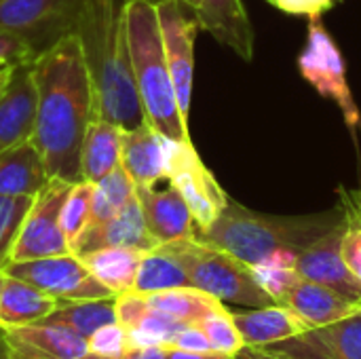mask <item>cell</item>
<instances>
[{
  "label": "cell",
  "mask_w": 361,
  "mask_h": 359,
  "mask_svg": "<svg viewBox=\"0 0 361 359\" xmlns=\"http://www.w3.org/2000/svg\"><path fill=\"white\" fill-rule=\"evenodd\" d=\"M36 121L32 142L51 178L80 182V146L93 118V89L76 34L32 57Z\"/></svg>",
  "instance_id": "6da1fadb"
},
{
  "label": "cell",
  "mask_w": 361,
  "mask_h": 359,
  "mask_svg": "<svg viewBox=\"0 0 361 359\" xmlns=\"http://www.w3.org/2000/svg\"><path fill=\"white\" fill-rule=\"evenodd\" d=\"M127 0H82L74 23L93 89V116L121 129L146 123L129 57Z\"/></svg>",
  "instance_id": "7a4b0ae2"
},
{
  "label": "cell",
  "mask_w": 361,
  "mask_h": 359,
  "mask_svg": "<svg viewBox=\"0 0 361 359\" xmlns=\"http://www.w3.org/2000/svg\"><path fill=\"white\" fill-rule=\"evenodd\" d=\"M341 220L343 209L317 216L288 218L252 212L228 197L214 224L195 233V237L203 243L228 252L247 267H256L279 252H302Z\"/></svg>",
  "instance_id": "3957f363"
},
{
  "label": "cell",
  "mask_w": 361,
  "mask_h": 359,
  "mask_svg": "<svg viewBox=\"0 0 361 359\" xmlns=\"http://www.w3.org/2000/svg\"><path fill=\"white\" fill-rule=\"evenodd\" d=\"M125 23L131 72L146 123L165 140L190 142L188 121L180 112L163 49L157 4L152 0H127Z\"/></svg>",
  "instance_id": "277c9868"
},
{
  "label": "cell",
  "mask_w": 361,
  "mask_h": 359,
  "mask_svg": "<svg viewBox=\"0 0 361 359\" xmlns=\"http://www.w3.org/2000/svg\"><path fill=\"white\" fill-rule=\"evenodd\" d=\"M167 245L184 267L192 288L231 305L245 309L275 305L273 298L260 288L252 267L237 260L228 252L199 241L197 237L178 239Z\"/></svg>",
  "instance_id": "5b68a950"
},
{
  "label": "cell",
  "mask_w": 361,
  "mask_h": 359,
  "mask_svg": "<svg viewBox=\"0 0 361 359\" xmlns=\"http://www.w3.org/2000/svg\"><path fill=\"white\" fill-rule=\"evenodd\" d=\"M165 180L186 201L197 233L209 229L228 201V195L203 165L192 142L165 140Z\"/></svg>",
  "instance_id": "8992f818"
},
{
  "label": "cell",
  "mask_w": 361,
  "mask_h": 359,
  "mask_svg": "<svg viewBox=\"0 0 361 359\" xmlns=\"http://www.w3.org/2000/svg\"><path fill=\"white\" fill-rule=\"evenodd\" d=\"M4 273L38 288L47 296L57 303L66 300H93V298H112L114 294L93 277V273L85 267V262L68 252L59 256L6 262L2 267Z\"/></svg>",
  "instance_id": "52a82bcc"
},
{
  "label": "cell",
  "mask_w": 361,
  "mask_h": 359,
  "mask_svg": "<svg viewBox=\"0 0 361 359\" xmlns=\"http://www.w3.org/2000/svg\"><path fill=\"white\" fill-rule=\"evenodd\" d=\"M82 0H0V28L19 36L40 55L57 40L74 34Z\"/></svg>",
  "instance_id": "ba28073f"
},
{
  "label": "cell",
  "mask_w": 361,
  "mask_h": 359,
  "mask_svg": "<svg viewBox=\"0 0 361 359\" xmlns=\"http://www.w3.org/2000/svg\"><path fill=\"white\" fill-rule=\"evenodd\" d=\"M300 74L328 99H334L349 127H357L361 121L360 108L353 99L347 66L334 38L328 34L319 17H311L307 44L298 57Z\"/></svg>",
  "instance_id": "9c48e42d"
},
{
  "label": "cell",
  "mask_w": 361,
  "mask_h": 359,
  "mask_svg": "<svg viewBox=\"0 0 361 359\" xmlns=\"http://www.w3.org/2000/svg\"><path fill=\"white\" fill-rule=\"evenodd\" d=\"M163 49L173 78L182 116H190L192 78H195V40L201 30L197 11L184 0H157Z\"/></svg>",
  "instance_id": "30bf717a"
},
{
  "label": "cell",
  "mask_w": 361,
  "mask_h": 359,
  "mask_svg": "<svg viewBox=\"0 0 361 359\" xmlns=\"http://www.w3.org/2000/svg\"><path fill=\"white\" fill-rule=\"evenodd\" d=\"M72 188V182L51 178L49 184L34 197L17 241L11 250L8 262L59 256L70 252V243L61 231L59 212Z\"/></svg>",
  "instance_id": "8fae6325"
},
{
  "label": "cell",
  "mask_w": 361,
  "mask_h": 359,
  "mask_svg": "<svg viewBox=\"0 0 361 359\" xmlns=\"http://www.w3.org/2000/svg\"><path fill=\"white\" fill-rule=\"evenodd\" d=\"M256 349L281 359H361V311Z\"/></svg>",
  "instance_id": "7c38bea8"
},
{
  "label": "cell",
  "mask_w": 361,
  "mask_h": 359,
  "mask_svg": "<svg viewBox=\"0 0 361 359\" xmlns=\"http://www.w3.org/2000/svg\"><path fill=\"white\" fill-rule=\"evenodd\" d=\"M343 239V220L332 226L317 241L307 245L296 254V271L300 277L322 284L347 300L361 305V281L349 271L341 254Z\"/></svg>",
  "instance_id": "4fadbf2b"
},
{
  "label": "cell",
  "mask_w": 361,
  "mask_h": 359,
  "mask_svg": "<svg viewBox=\"0 0 361 359\" xmlns=\"http://www.w3.org/2000/svg\"><path fill=\"white\" fill-rule=\"evenodd\" d=\"M0 332L8 359H78L89 351L87 341L74 330L44 320Z\"/></svg>",
  "instance_id": "5bb4252c"
},
{
  "label": "cell",
  "mask_w": 361,
  "mask_h": 359,
  "mask_svg": "<svg viewBox=\"0 0 361 359\" xmlns=\"http://www.w3.org/2000/svg\"><path fill=\"white\" fill-rule=\"evenodd\" d=\"M36 121V85L32 59L13 66L0 91V154L32 140Z\"/></svg>",
  "instance_id": "9a60e30c"
},
{
  "label": "cell",
  "mask_w": 361,
  "mask_h": 359,
  "mask_svg": "<svg viewBox=\"0 0 361 359\" xmlns=\"http://www.w3.org/2000/svg\"><path fill=\"white\" fill-rule=\"evenodd\" d=\"M157 245L159 243L152 239V235L146 229L137 197H133V201L116 216L102 222H89L82 229V233L72 241L70 252L76 256L102 248H133V250L148 252Z\"/></svg>",
  "instance_id": "2e32d148"
},
{
  "label": "cell",
  "mask_w": 361,
  "mask_h": 359,
  "mask_svg": "<svg viewBox=\"0 0 361 359\" xmlns=\"http://www.w3.org/2000/svg\"><path fill=\"white\" fill-rule=\"evenodd\" d=\"M135 197L146 229L159 245L195 237L197 226L192 214L171 184L165 190H157L154 186H135Z\"/></svg>",
  "instance_id": "e0dca14e"
},
{
  "label": "cell",
  "mask_w": 361,
  "mask_h": 359,
  "mask_svg": "<svg viewBox=\"0 0 361 359\" xmlns=\"http://www.w3.org/2000/svg\"><path fill=\"white\" fill-rule=\"evenodd\" d=\"M277 305L294 311L309 328L328 326L361 311V305H355L334 290L305 277H300Z\"/></svg>",
  "instance_id": "ac0fdd59"
},
{
  "label": "cell",
  "mask_w": 361,
  "mask_h": 359,
  "mask_svg": "<svg viewBox=\"0 0 361 359\" xmlns=\"http://www.w3.org/2000/svg\"><path fill=\"white\" fill-rule=\"evenodd\" d=\"M121 167L135 186H157L165 180V138L148 123L125 129Z\"/></svg>",
  "instance_id": "d6986e66"
},
{
  "label": "cell",
  "mask_w": 361,
  "mask_h": 359,
  "mask_svg": "<svg viewBox=\"0 0 361 359\" xmlns=\"http://www.w3.org/2000/svg\"><path fill=\"white\" fill-rule=\"evenodd\" d=\"M233 322L245 347H267L271 343L288 341L311 330L294 311L283 305H267L256 309L231 311Z\"/></svg>",
  "instance_id": "ffe728a7"
},
{
  "label": "cell",
  "mask_w": 361,
  "mask_h": 359,
  "mask_svg": "<svg viewBox=\"0 0 361 359\" xmlns=\"http://www.w3.org/2000/svg\"><path fill=\"white\" fill-rule=\"evenodd\" d=\"M199 23L241 59L254 57V30L241 0H201Z\"/></svg>",
  "instance_id": "44dd1931"
},
{
  "label": "cell",
  "mask_w": 361,
  "mask_h": 359,
  "mask_svg": "<svg viewBox=\"0 0 361 359\" xmlns=\"http://www.w3.org/2000/svg\"><path fill=\"white\" fill-rule=\"evenodd\" d=\"M49 180L42 154L32 140L0 154V195L36 197Z\"/></svg>",
  "instance_id": "7402d4cb"
},
{
  "label": "cell",
  "mask_w": 361,
  "mask_h": 359,
  "mask_svg": "<svg viewBox=\"0 0 361 359\" xmlns=\"http://www.w3.org/2000/svg\"><path fill=\"white\" fill-rule=\"evenodd\" d=\"M123 131L118 125L93 116L80 146V178L97 182L121 165Z\"/></svg>",
  "instance_id": "603a6c76"
},
{
  "label": "cell",
  "mask_w": 361,
  "mask_h": 359,
  "mask_svg": "<svg viewBox=\"0 0 361 359\" xmlns=\"http://www.w3.org/2000/svg\"><path fill=\"white\" fill-rule=\"evenodd\" d=\"M55 307V298L0 269V330L36 324Z\"/></svg>",
  "instance_id": "cb8c5ba5"
},
{
  "label": "cell",
  "mask_w": 361,
  "mask_h": 359,
  "mask_svg": "<svg viewBox=\"0 0 361 359\" xmlns=\"http://www.w3.org/2000/svg\"><path fill=\"white\" fill-rule=\"evenodd\" d=\"M142 256L144 252L133 248H102L78 258L97 281H102L114 296H118L125 292H133Z\"/></svg>",
  "instance_id": "d4e9b609"
},
{
  "label": "cell",
  "mask_w": 361,
  "mask_h": 359,
  "mask_svg": "<svg viewBox=\"0 0 361 359\" xmlns=\"http://www.w3.org/2000/svg\"><path fill=\"white\" fill-rule=\"evenodd\" d=\"M146 305L180 324H199L205 320L209 313L220 309L224 303L192 288H171L163 292H152V294H142Z\"/></svg>",
  "instance_id": "484cf974"
},
{
  "label": "cell",
  "mask_w": 361,
  "mask_h": 359,
  "mask_svg": "<svg viewBox=\"0 0 361 359\" xmlns=\"http://www.w3.org/2000/svg\"><path fill=\"white\" fill-rule=\"evenodd\" d=\"M44 322L61 324L74 330L85 341L104 326L116 324V296L112 298H93V300H66L57 303L53 313Z\"/></svg>",
  "instance_id": "4316f807"
},
{
  "label": "cell",
  "mask_w": 361,
  "mask_h": 359,
  "mask_svg": "<svg viewBox=\"0 0 361 359\" xmlns=\"http://www.w3.org/2000/svg\"><path fill=\"white\" fill-rule=\"evenodd\" d=\"M186 286H190L188 275L167 245H157L144 252L140 269H137V277L133 284V292L152 294V292L186 288Z\"/></svg>",
  "instance_id": "83f0119b"
},
{
  "label": "cell",
  "mask_w": 361,
  "mask_h": 359,
  "mask_svg": "<svg viewBox=\"0 0 361 359\" xmlns=\"http://www.w3.org/2000/svg\"><path fill=\"white\" fill-rule=\"evenodd\" d=\"M133 197H135V184L125 174V169L118 165L106 178L93 182L91 220L89 222H102V220L116 216L133 201Z\"/></svg>",
  "instance_id": "f1b7e54d"
},
{
  "label": "cell",
  "mask_w": 361,
  "mask_h": 359,
  "mask_svg": "<svg viewBox=\"0 0 361 359\" xmlns=\"http://www.w3.org/2000/svg\"><path fill=\"white\" fill-rule=\"evenodd\" d=\"M186 324H180L154 309H150L142 296V309L133 324L127 328L129 345L131 347H169L176 339V334Z\"/></svg>",
  "instance_id": "f546056e"
},
{
  "label": "cell",
  "mask_w": 361,
  "mask_h": 359,
  "mask_svg": "<svg viewBox=\"0 0 361 359\" xmlns=\"http://www.w3.org/2000/svg\"><path fill=\"white\" fill-rule=\"evenodd\" d=\"M91 195H93V184L87 180H80V182L72 184V188L61 205L59 222H61V231L70 245L91 220Z\"/></svg>",
  "instance_id": "4dcf8cb0"
},
{
  "label": "cell",
  "mask_w": 361,
  "mask_h": 359,
  "mask_svg": "<svg viewBox=\"0 0 361 359\" xmlns=\"http://www.w3.org/2000/svg\"><path fill=\"white\" fill-rule=\"evenodd\" d=\"M197 326L205 332L214 351H220L226 355H237L245 347L243 339L233 322L231 309H226L224 305L220 309H216L214 313H209L205 320H201Z\"/></svg>",
  "instance_id": "1f68e13d"
},
{
  "label": "cell",
  "mask_w": 361,
  "mask_h": 359,
  "mask_svg": "<svg viewBox=\"0 0 361 359\" xmlns=\"http://www.w3.org/2000/svg\"><path fill=\"white\" fill-rule=\"evenodd\" d=\"M34 197H6L0 195V269L8 262L11 250L17 241L25 214Z\"/></svg>",
  "instance_id": "d6a6232c"
},
{
  "label": "cell",
  "mask_w": 361,
  "mask_h": 359,
  "mask_svg": "<svg viewBox=\"0 0 361 359\" xmlns=\"http://www.w3.org/2000/svg\"><path fill=\"white\" fill-rule=\"evenodd\" d=\"M341 254L349 271L361 281V195L349 197L343 205Z\"/></svg>",
  "instance_id": "836d02e7"
},
{
  "label": "cell",
  "mask_w": 361,
  "mask_h": 359,
  "mask_svg": "<svg viewBox=\"0 0 361 359\" xmlns=\"http://www.w3.org/2000/svg\"><path fill=\"white\" fill-rule=\"evenodd\" d=\"M87 347L91 353L97 355H106V358H116L121 353H125L127 349H131L129 345V336H127V328L116 324L104 326L97 332H93L87 339Z\"/></svg>",
  "instance_id": "e575fe53"
},
{
  "label": "cell",
  "mask_w": 361,
  "mask_h": 359,
  "mask_svg": "<svg viewBox=\"0 0 361 359\" xmlns=\"http://www.w3.org/2000/svg\"><path fill=\"white\" fill-rule=\"evenodd\" d=\"M32 57L34 53L19 36L0 28V66H13L19 61H27Z\"/></svg>",
  "instance_id": "d590c367"
},
{
  "label": "cell",
  "mask_w": 361,
  "mask_h": 359,
  "mask_svg": "<svg viewBox=\"0 0 361 359\" xmlns=\"http://www.w3.org/2000/svg\"><path fill=\"white\" fill-rule=\"evenodd\" d=\"M169 347L184 349V351H214L209 339L197 324H186L173 339Z\"/></svg>",
  "instance_id": "8d00e7d4"
},
{
  "label": "cell",
  "mask_w": 361,
  "mask_h": 359,
  "mask_svg": "<svg viewBox=\"0 0 361 359\" xmlns=\"http://www.w3.org/2000/svg\"><path fill=\"white\" fill-rule=\"evenodd\" d=\"M78 359H165V347H131L116 358H106V355H97V353L87 351L82 358Z\"/></svg>",
  "instance_id": "74e56055"
},
{
  "label": "cell",
  "mask_w": 361,
  "mask_h": 359,
  "mask_svg": "<svg viewBox=\"0 0 361 359\" xmlns=\"http://www.w3.org/2000/svg\"><path fill=\"white\" fill-rule=\"evenodd\" d=\"M269 2L275 4L277 8H281L286 13H294V15H309V17L322 15L317 0H269Z\"/></svg>",
  "instance_id": "f35d334b"
},
{
  "label": "cell",
  "mask_w": 361,
  "mask_h": 359,
  "mask_svg": "<svg viewBox=\"0 0 361 359\" xmlns=\"http://www.w3.org/2000/svg\"><path fill=\"white\" fill-rule=\"evenodd\" d=\"M165 359H235L220 351H184L176 347H165Z\"/></svg>",
  "instance_id": "ab89813d"
},
{
  "label": "cell",
  "mask_w": 361,
  "mask_h": 359,
  "mask_svg": "<svg viewBox=\"0 0 361 359\" xmlns=\"http://www.w3.org/2000/svg\"><path fill=\"white\" fill-rule=\"evenodd\" d=\"M235 359H281V358H275V355H269V353H264V351H260V349H254V347H243Z\"/></svg>",
  "instance_id": "60d3db41"
},
{
  "label": "cell",
  "mask_w": 361,
  "mask_h": 359,
  "mask_svg": "<svg viewBox=\"0 0 361 359\" xmlns=\"http://www.w3.org/2000/svg\"><path fill=\"white\" fill-rule=\"evenodd\" d=\"M13 66H15V63H13ZM13 66H0V91H2V89H4V85H6V80H8V76H11Z\"/></svg>",
  "instance_id": "b9f144b4"
},
{
  "label": "cell",
  "mask_w": 361,
  "mask_h": 359,
  "mask_svg": "<svg viewBox=\"0 0 361 359\" xmlns=\"http://www.w3.org/2000/svg\"><path fill=\"white\" fill-rule=\"evenodd\" d=\"M154 2V0H152ZM184 2H188L195 11H197V15H199V11H201V0H184Z\"/></svg>",
  "instance_id": "7bdbcfd3"
},
{
  "label": "cell",
  "mask_w": 361,
  "mask_h": 359,
  "mask_svg": "<svg viewBox=\"0 0 361 359\" xmlns=\"http://www.w3.org/2000/svg\"><path fill=\"white\" fill-rule=\"evenodd\" d=\"M0 359H8V358H6V347H4V339H2V332H0Z\"/></svg>",
  "instance_id": "ee69618b"
},
{
  "label": "cell",
  "mask_w": 361,
  "mask_h": 359,
  "mask_svg": "<svg viewBox=\"0 0 361 359\" xmlns=\"http://www.w3.org/2000/svg\"><path fill=\"white\" fill-rule=\"evenodd\" d=\"M317 2H319V8H322V13H324L326 8H330V6H332V2H334V0H317Z\"/></svg>",
  "instance_id": "f6af8a7d"
}]
</instances>
